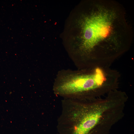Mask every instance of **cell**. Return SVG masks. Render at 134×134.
Listing matches in <instances>:
<instances>
[{
	"label": "cell",
	"mask_w": 134,
	"mask_h": 134,
	"mask_svg": "<svg viewBox=\"0 0 134 134\" xmlns=\"http://www.w3.org/2000/svg\"><path fill=\"white\" fill-rule=\"evenodd\" d=\"M128 99L125 92L117 89L103 98L77 100L73 123L65 126L62 134H108L123 117Z\"/></svg>",
	"instance_id": "7a4b0ae2"
},
{
	"label": "cell",
	"mask_w": 134,
	"mask_h": 134,
	"mask_svg": "<svg viewBox=\"0 0 134 134\" xmlns=\"http://www.w3.org/2000/svg\"><path fill=\"white\" fill-rule=\"evenodd\" d=\"M120 77L119 72L110 67L62 70L57 75L54 90L59 95L92 100L118 89Z\"/></svg>",
	"instance_id": "3957f363"
},
{
	"label": "cell",
	"mask_w": 134,
	"mask_h": 134,
	"mask_svg": "<svg viewBox=\"0 0 134 134\" xmlns=\"http://www.w3.org/2000/svg\"><path fill=\"white\" fill-rule=\"evenodd\" d=\"M83 5L77 20L74 61L79 69L110 67L133 41L125 9L112 0H92Z\"/></svg>",
	"instance_id": "6da1fadb"
}]
</instances>
